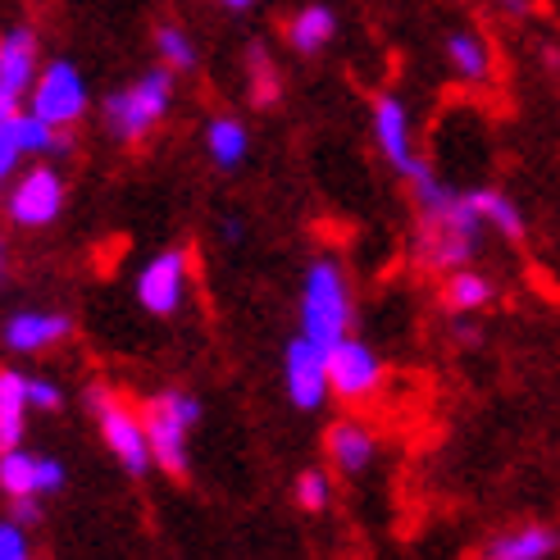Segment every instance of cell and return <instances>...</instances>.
<instances>
[{"instance_id": "1", "label": "cell", "mask_w": 560, "mask_h": 560, "mask_svg": "<svg viewBox=\"0 0 560 560\" xmlns=\"http://www.w3.org/2000/svg\"><path fill=\"white\" fill-rule=\"evenodd\" d=\"M410 201H415V256L433 273H452L479 256V246L488 237V223L474 206L469 187L460 191L456 183H442L433 174V164L410 183Z\"/></svg>"}, {"instance_id": "2", "label": "cell", "mask_w": 560, "mask_h": 560, "mask_svg": "<svg viewBox=\"0 0 560 560\" xmlns=\"http://www.w3.org/2000/svg\"><path fill=\"white\" fill-rule=\"evenodd\" d=\"M355 324V296H351V278L347 269L332 260V256H319L305 265L301 273V296H296V328L305 338H315L319 347H332L342 342Z\"/></svg>"}, {"instance_id": "3", "label": "cell", "mask_w": 560, "mask_h": 560, "mask_svg": "<svg viewBox=\"0 0 560 560\" xmlns=\"http://www.w3.org/2000/svg\"><path fill=\"white\" fill-rule=\"evenodd\" d=\"M174 69H147L137 82H128L124 92H109L105 105H101V124L105 132L115 137V142L124 147H137V142H147V137L164 124V115H170V105H174Z\"/></svg>"}, {"instance_id": "4", "label": "cell", "mask_w": 560, "mask_h": 560, "mask_svg": "<svg viewBox=\"0 0 560 560\" xmlns=\"http://www.w3.org/2000/svg\"><path fill=\"white\" fill-rule=\"evenodd\" d=\"M142 419H147V433H151L155 469L170 474V479H187V469H191L187 438L196 424H201V401H196L191 392L164 387L142 401Z\"/></svg>"}, {"instance_id": "5", "label": "cell", "mask_w": 560, "mask_h": 560, "mask_svg": "<svg viewBox=\"0 0 560 560\" xmlns=\"http://www.w3.org/2000/svg\"><path fill=\"white\" fill-rule=\"evenodd\" d=\"M92 415H96V433L105 442V452L115 456L132 479H142L147 469H155V452H151V433H147V419L142 410H132L124 397H115L109 387H92L88 392Z\"/></svg>"}, {"instance_id": "6", "label": "cell", "mask_w": 560, "mask_h": 560, "mask_svg": "<svg viewBox=\"0 0 560 560\" xmlns=\"http://www.w3.org/2000/svg\"><path fill=\"white\" fill-rule=\"evenodd\" d=\"M69 128L46 124L27 105H0V178H14L23 160H60L69 155Z\"/></svg>"}, {"instance_id": "7", "label": "cell", "mask_w": 560, "mask_h": 560, "mask_svg": "<svg viewBox=\"0 0 560 560\" xmlns=\"http://www.w3.org/2000/svg\"><path fill=\"white\" fill-rule=\"evenodd\" d=\"M65 201H69V187H65L60 170H55L50 160H37V164H23L10 178L5 214L14 229H50V223L65 214Z\"/></svg>"}, {"instance_id": "8", "label": "cell", "mask_w": 560, "mask_h": 560, "mask_svg": "<svg viewBox=\"0 0 560 560\" xmlns=\"http://www.w3.org/2000/svg\"><path fill=\"white\" fill-rule=\"evenodd\" d=\"M187 288H191V256L183 246H164L137 269L132 278V296L147 315L155 319H174L187 305Z\"/></svg>"}, {"instance_id": "9", "label": "cell", "mask_w": 560, "mask_h": 560, "mask_svg": "<svg viewBox=\"0 0 560 560\" xmlns=\"http://www.w3.org/2000/svg\"><path fill=\"white\" fill-rule=\"evenodd\" d=\"M370 137H374V151L383 155V164L397 178L415 183L419 174L429 170V160L415 151V132H410V109L401 96L378 92L370 105Z\"/></svg>"}, {"instance_id": "10", "label": "cell", "mask_w": 560, "mask_h": 560, "mask_svg": "<svg viewBox=\"0 0 560 560\" xmlns=\"http://www.w3.org/2000/svg\"><path fill=\"white\" fill-rule=\"evenodd\" d=\"M23 105H27V109H37L46 124L73 132L82 119H88L92 92H88V78H82V69H78L73 60H50V65H42L37 88L27 92Z\"/></svg>"}, {"instance_id": "11", "label": "cell", "mask_w": 560, "mask_h": 560, "mask_svg": "<svg viewBox=\"0 0 560 560\" xmlns=\"http://www.w3.org/2000/svg\"><path fill=\"white\" fill-rule=\"evenodd\" d=\"M328 383H332V397L342 406H370L387 383V370L370 342H360L347 332L342 342L328 347Z\"/></svg>"}, {"instance_id": "12", "label": "cell", "mask_w": 560, "mask_h": 560, "mask_svg": "<svg viewBox=\"0 0 560 560\" xmlns=\"http://www.w3.org/2000/svg\"><path fill=\"white\" fill-rule=\"evenodd\" d=\"M283 387H288V401L301 415H315L328 397H332V383H328V347H319L315 338H296L283 351Z\"/></svg>"}, {"instance_id": "13", "label": "cell", "mask_w": 560, "mask_h": 560, "mask_svg": "<svg viewBox=\"0 0 560 560\" xmlns=\"http://www.w3.org/2000/svg\"><path fill=\"white\" fill-rule=\"evenodd\" d=\"M69 469L60 456H33L23 446H0V492L10 501L19 497H55L65 492Z\"/></svg>"}, {"instance_id": "14", "label": "cell", "mask_w": 560, "mask_h": 560, "mask_svg": "<svg viewBox=\"0 0 560 560\" xmlns=\"http://www.w3.org/2000/svg\"><path fill=\"white\" fill-rule=\"evenodd\" d=\"M42 78V42L33 27H10L0 37V105H23Z\"/></svg>"}, {"instance_id": "15", "label": "cell", "mask_w": 560, "mask_h": 560, "mask_svg": "<svg viewBox=\"0 0 560 560\" xmlns=\"http://www.w3.org/2000/svg\"><path fill=\"white\" fill-rule=\"evenodd\" d=\"M324 456H328L332 474L355 479V474H365L378 460V433L365 424V419L342 415V419H332L328 433H324Z\"/></svg>"}, {"instance_id": "16", "label": "cell", "mask_w": 560, "mask_h": 560, "mask_svg": "<svg viewBox=\"0 0 560 560\" xmlns=\"http://www.w3.org/2000/svg\"><path fill=\"white\" fill-rule=\"evenodd\" d=\"M73 332V319L65 311H14L5 319V351L10 355H46Z\"/></svg>"}, {"instance_id": "17", "label": "cell", "mask_w": 560, "mask_h": 560, "mask_svg": "<svg viewBox=\"0 0 560 560\" xmlns=\"http://www.w3.org/2000/svg\"><path fill=\"white\" fill-rule=\"evenodd\" d=\"M442 60L446 69L456 73V82L465 88H488L497 78V50L483 33H474V27H456V33H446L442 42Z\"/></svg>"}, {"instance_id": "18", "label": "cell", "mask_w": 560, "mask_h": 560, "mask_svg": "<svg viewBox=\"0 0 560 560\" xmlns=\"http://www.w3.org/2000/svg\"><path fill=\"white\" fill-rule=\"evenodd\" d=\"M560 551V534L547 524H515L483 542V560H551Z\"/></svg>"}, {"instance_id": "19", "label": "cell", "mask_w": 560, "mask_h": 560, "mask_svg": "<svg viewBox=\"0 0 560 560\" xmlns=\"http://www.w3.org/2000/svg\"><path fill=\"white\" fill-rule=\"evenodd\" d=\"M492 301H497V288H492V278H483L479 269L460 265L452 273H442V311L446 315H456V319L483 315Z\"/></svg>"}, {"instance_id": "20", "label": "cell", "mask_w": 560, "mask_h": 560, "mask_svg": "<svg viewBox=\"0 0 560 560\" xmlns=\"http://www.w3.org/2000/svg\"><path fill=\"white\" fill-rule=\"evenodd\" d=\"M201 142H206L210 164H214V170H223V174L242 170L246 155H250V132H246V124L233 119V115H214V119L206 124V137H201Z\"/></svg>"}, {"instance_id": "21", "label": "cell", "mask_w": 560, "mask_h": 560, "mask_svg": "<svg viewBox=\"0 0 560 560\" xmlns=\"http://www.w3.org/2000/svg\"><path fill=\"white\" fill-rule=\"evenodd\" d=\"M283 33H288V46H292L296 55H319L332 37H338V14L315 0V5H301V10L288 19Z\"/></svg>"}, {"instance_id": "22", "label": "cell", "mask_w": 560, "mask_h": 560, "mask_svg": "<svg viewBox=\"0 0 560 560\" xmlns=\"http://www.w3.org/2000/svg\"><path fill=\"white\" fill-rule=\"evenodd\" d=\"M27 410H33V397H27V374L0 370V446H19L23 442Z\"/></svg>"}, {"instance_id": "23", "label": "cell", "mask_w": 560, "mask_h": 560, "mask_svg": "<svg viewBox=\"0 0 560 560\" xmlns=\"http://www.w3.org/2000/svg\"><path fill=\"white\" fill-rule=\"evenodd\" d=\"M469 196H474V206H479L488 233L506 237V242H524V233H528L524 210L511 201L506 191H501V187H469Z\"/></svg>"}, {"instance_id": "24", "label": "cell", "mask_w": 560, "mask_h": 560, "mask_svg": "<svg viewBox=\"0 0 560 560\" xmlns=\"http://www.w3.org/2000/svg\"><path fill=\"white\" fill-rule=\"evenodd\" d=\"M246 96L256 109H269V105L283 101V73H278L273 55L260 42L246 46Z\"/></svg>"}, {"instance_id": "25", "label": "cell", "mask_w": 560, "mask_h": 560, "mask_svg": "<svg viewBox=\"0 0 560 560\" xmlns=\"http://www.w3.org/2000/svg\"><path fill=\"white\" fill-rule=\"evenodd\" d=\"M155 60L174 73H191L196 69V42L174 23H160L155 27Z\"/></svg>"}, {"instance_id": "26", "label": "cell", "mask_w": 560, "mask_h": 560, "mask_svg": "<svg viewBox=\"0 0 560 560\" xmlns=\"http://www.w3.org/2000/svg\"><path fill=\"white\" fill-rule=\"evenodd\" d=\"M292 501L305 515H324L332 506V479L324 469H301L296 483H292Z\"/></svg>"}, {"instance_id": "27", "label": "cell", "mask_w": 560, "mask_h": 560, "mask_svg": "<svg viewBox=\"0 0 560 560\" xmlns=\"http://www.w3.org/2000/svg\"><path fill=\"white\" fill-rule=\"evenodd\" d=\"M27 556H33V528L5 515L0 520V560H27Z\"/></svg>"}, {"instance_id": "28", "label": "cell", "mask_w": 560, "mask_h": 560, "mask_svg": "<svg viewBox=\"0 0 560 560\" xmlns=\"http://www.w3.org/2000/svg\"><path fill=\"white\" fill-rule=\"evenodd\" d=\"M27 397H33V410H46V415L65 410V387L55 378H33L27 374Z\"/></svg>"}, {"instance_id": "29", "label": "cell", "mask_w": 560, "mask_h": 560, "mask_svg": "<svg viewBox=\"0 0 560 560\" xmlns=\"http://www.w3.org/2000/svg\"><path fill=\"white\" fill-rule=\"evenodd\" d=\"M10 515H14L19 524H27V528H37V524H42V497H19V501H10Z\"/></svg>"}, {"instance_id": "30", "label": "cell", "mask_w": 560, "mask_h": 560, "mask_svg": "<svg viewBox=\"0 0 560 560\" xmlns=\"http://www.w3.org/2000/svg\"><path fill=\"white\" fill-rule=\"evenodd\" d=\"M492 5L506 19H528V14H534V0H492Z\"/></svg>"}, {"instance_id": "31", "label": "cell", "mask_w": 560, "mask_h": 560, "mask_svg": "<svg viewBox=\"0 0 560 560\" xmlns=\"http://www.w3.org/2000/svg\"><path fill=\"white\" fill-rule=\"evenodd\" d=\"M542 65H547V73H560V46H542Z\"/></svg>"}, {"instance_id": "32", "label": "cell", "mask_w": 560, "mask_h": 560, "mask_svg": "<svg viewBox=\"0 0 560 560\" xmlns=\"http://www.w3.org/2000/svg\"><path fill=\"white\" fill-rule=\"evenodd\" d=\"M219 233H223V242H242V219H229Z\"/></svg>"}, {"instance_id": "33", "label": "cell", "mask_w": 560, "mask_h": 560, "mask_svg": "<svg viewBox=\"0 0 560 560\" xmlns=\"http://www.w3.org/2000/svg\"><path fill=\"white\" fill-rule=\"evenodd\" d=\"M219 5H223V10H233V14H242V10L256 5V0H219Z\"/></svg>"}]
</instances>
